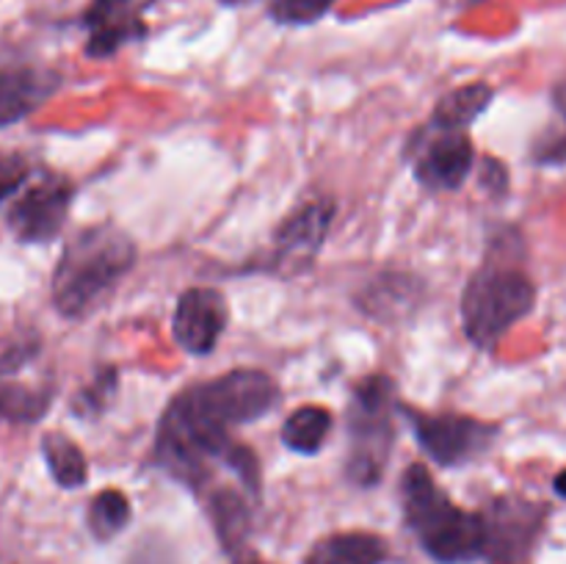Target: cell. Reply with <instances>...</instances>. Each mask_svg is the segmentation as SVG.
<instances>
[{
    "label": "cell",
    "mask_w": 566,
    "mask_h": 564,
    "mask_svg": "<svg viewBox=\"0 0 566 564\" xmlns=\"http://www.w3.org/2000/svg\"><path fill=\"white\" fill-rule=\"evenodd\" d=\"M136 243L114 224H92L77 230L61 249L53 271V304L64 318H88L103 307L136 265Z\"/></svg>",
    "instance_id": "cell-1"
},
{
    "label": "cell",
    "mask_w": 566,
    "mask_h": 564,
    "mask_svg": "<svg viewBox=\"0 0 566 564\" xmlns=\"http://www.w3.org/2000/svg\"><path fill=\"white\" fill-rule=\"evenodd\" d=\"M401 501L409 529L431 558L442 564H468L484 558V523L479 512L459 509L429 468L409 464L401 476Z\"/></svg>",
    "instance_id": "cell-2"
},
{
    "label": "cell",
    "mask_w": 566,
    "mask_h": 564,
    "mask_svg": "<svg viewBox=\"0 0 566 564\" xmlns=\"http://www.w3.org/2000/svg\"><path fill=\"white\" fill-rule=\"evenodd\" d=\"M536 307V285L520 265L490 260L481 265L462 293V326L481 352L495 348L514 324Z\"/></svg>",
    "instance_id": "cell-3"
},
{
    "label": "cell",
    "mask_w": 566,
    "mask_h": 564,
    "mask_svg": "<svg viewBox=\"0 0 566 564\" xmlns=\"http://www.w3.org/2000/svg\"><path fill=\"white\" fill-rule=\"evenodd\" d=\"M396 385L390 376L370 374L357 382L346 407L348 462L346 476L359 487H376L385 476L396 431Z\"/></svg>",
    "instance_id": "cell-4"
},
{
    "label": "cell",
    "mask_w": 566,
    "mask_h": 564,
    "mask_svg": "<svg viewBox=\"0 0 566 564\" xmlns=\"http://www.w3.org/2000/svg\"><path fill=\"white\" fill-rule=\"evenodd\" d=\"M280 398L282 393L274 376L260 368H235L197 387H188L177 396V401L205 424L230 431L235 426L265 418L280 404Z\"/></svg>",
    "instance_id": "cell-5"
},
{
    "label": "cell",
    "mask_w": 566,
    "mask_h": 564,
    "mask_svg": "<svg viewBox=\"0 0 566 564\" xmlns=\"http://www.w3.org/2000/svg\"><path fill=\"white\" fill-rule=\"evenodd\" d=\"M401 412L407 415L409 426H412L420 451L434 459L440 468H457V464L473 462V459L484 457L497 440L495 424L470 418V415H426L407 407H401Z\"/></svg>",
    "instance_id": "cell-6"
},
{
    "label": "cell",
    "mask_w": 566,
    "mask_h": 564,
    "mask_svg": "<svg viewBox=\"0 0 566 564\" xmlns=\"http://www.w3.org/2000/svg\"><path fill=\"white\" fill-rule=\"evenodd\" d=\"M481 514L484 558L490 564H525L545 531L551 509L528 498H495Z\"/></svg>",
    "instance_id": "cell-7"
},
{
    "label": "cell",
    "mask_w": 566,
    "mask_h": 564,
    "mask_svg": "<svg viewBox=\"0 0 566 564\" xmlns=\"http://www.w3.org/2000/svg\"><path fill=\"white\" fill-rule=\"evenodd\" d=\"M72 197L75 186L59 175H44L42 180L25 186L6 216L11 236L22 243L53 241L70 216Z\"/></svg>",
    "instance_id": "cell-8"
},
{
    "label": "cell",
    "mask_w": 566,
    "mask_h": 564,
    "mask_svg": "<svg viewBox=\"0 0 566 564\" xmlns=\"http://www.w3.org/2000/svg\"><path fill=\"white\" fill-rule=\"evenodd\" d=\"M475 149L468 133L434 130L426 125L415 138L412 169L420 186L431 191H457L468 182Z\"/></svg>",
    "instance_id": "cell-9"
},
{
    "label": "cell",
    "mask_w": 566,
    "mask_h": 564,
    "mask_svg": "<svg viewBox=\"0 0 566 564\" xmlns=\"http://www.w3.org/2000/svg\"><path fill=\"white\" fill-rule=\"evenodd\" d=\"M227 321H230V307L224 293L216 288H188L175 304L171 335L186 354L208 357L219 346Z\"/></svg>",
    "instance_id": "cell-10"
},
{
    "label": "cell",
    "mask_w": 566,
    "mask_h": 564,
    "mask_svg": "<svg viewBox=\"0 0 566 564\" xmlns=\"http://www.w3.org/2000/svg\"><path fill=\"white\" fill-rule=\"evenodd\" d=\"M153 0H92L83 14L88 59H111L125 44L147 36L144 9Z\"/></svg>",
    "instance_id": "cell-11"
},
{
    "label": "cell",
    "mask_w": 566,
    "mask_h": 564,
    "mask_svg": "<svg viewBox=\"0 0 566 564\" xmlns=\"http://www.w3.org/2000/svg\"><path fill=\"white\" fill-rule=\"evenodd\" d=\"M332 219H335V205L326 202V199H315V202H307L293 210L276 227L274 254H271V260L276 265L310 263L326 243Z\"/></svg>",
    "instance_id": "cell-12"
},
{
    "label": "cell",
    "mask_w": 566,
    "mask_h": 564,
    "mask_svg": "<svg viewBox=\"0 0 566 564\" xmlns=\"http://www.w3.org/2000/svg\"><path fill=\"white\" fill-rule=\"evenodd\" d=\"M61 88V75L42 66L0 70V127L22 122Z\"/></svg>",
    "instance_id": "cell-13"
},
{
    "label": "cell",
    "mask_w": 566,
    "mask_h": 564,
    "mask_svg": "<svg viewBox=\"0 0 566 564\" xmlns=\"http://www.w3.org/2000/svg\"><path fill=\"white\" fill-rule=\"evenodd\" d=\"M387 542L368 531H340L313 545L304 564H385Z\"/></svg>",
    "instance_id": "cell-14"
},
{
    "label": "cell",
    "mask_w": 566,
    "mask_h": 564,
    "mask_svg": "<svg viewBox=\"0 0 566 564\" xmlns=\"http://www.w3.org/2000/svg\"><path fill=\"white\" fill-rule=\"evenodd\" d=\"M492 100H495V88L490 83H468V86L453 88V92H448L437 103L429 127H434V130L468 133V127L490 108Z\"/></svg>",
    "instance_id": "cell-15"
},
{
    "label": "cell",
    "mask_w": 566,
    "mask_h": 564,
    "mask_svg": "<svg viewBox=\"0 0 566 564\" xmlns=\"http://www.w3.org/2000/svg\"><path fill=\"white\" fill-rule=\"evenodd\" d=\"M332 431V412L324 407H315V404H307V407L293 409L285 418L280 429V440L287 451L302 453V457H313L324 448L326 437Z\"/></svg>",
    "instance_id": "cell-16"
},
{
    "label": "cell",
    "mask_w": 566,
    "mask_h": 564,
    "mask_svg": "<svg viewBox=\"0 0 566 564\" xmlns=\"http://www.w3.org/2000/svg\"><path fill=\"white\" fill-rule=\"evenodd\" d=\"M42 457L50 476H53L59 487H64V490H77V487L86 484L88 462L86 457H83L81 448H77L66 435H59V431L44 435Z\"/></svg>",
    "instance_id": "cell-17"
},
{
    "label": "cell",
    "mask_w": 566,
    "mask_h": 564,
    "mask_svg": "<svg viewBox=\"0 0 566 564\" xmlns=\"http://www.w3.org/2000/svg\"><path fill=\"white\" fill-rule=\"evenodd\" d=\"M210 514H213L216 534H219L221 545L227 551L241 545L249 534V525H252V509H249L247 498L241 492L230 490V487H221L210 495Z\"/></svg>",
    "instance_id": "cell-18"
},
{
    "label": "cell",
    "mask_w": 566,
    "mask_h": 564,
    "mask_svg": "<svg viewBox=\"0 0 566 564\" xmlns=\"http://www.w3.org/2000/svg\"><path fill=\"white\" fill-rule=\"evenodd\" d=\"M390 302H396V313H407L418 302V280L401 274L376 276L368 285L365 296L359 299V307L368 315L381 321H390Z\"/></svg>",
    "instance_id": "cell-19"
},
{
    "label": "cell",
    "mask_w": 566,
    "mask_h": 564,
    "mask_svg": "<svg viewBox=\"0 0 566 564\" xmlns=\"http://www.w3.org/2000/svg\"><path fill=\"white\" fill-rule=\"evenodd\" d=\"M53 393L25 385L0 387V418L11 424H36L50 409Z\"/></svg>",
    "instance_id": "cell-20"
},
{
    "label": "cell",
    "mask_w": 566,
    "mask_h": 564,
    "mask_svg": "<svg viewBox=\"0 0 566 564\" xmlns=\"http://www.w3.org/2000/svg\"><path fill=\"white\" fill-rule=\"evenodd\" d=\"M88 529L97 540H114L130 523V501L119 490H103L88 503Z\"/></svg>",
    "instance_id": "cell-21"
},
{
    "label": "cell",
    "mask_w": 566,
    "mask_h": 564,
    "mask_svg": "<svg viewBox=\"0 0 566 564\" xmlns=\"http://www.w3.org/2000/svg\"><path fill=\"white\" fill-rule=\"evenodd\" d=\"M335 0H265L269 17L280 25H313L329 14Z\"/></svg>",
    "instance_id": "cell-22"
},
{
    "label": "cell",
    "mask_w": 566,
    "mask_h": 564,
    "mask_svg": "<svg viewBox=\"0 0 566 564\" xmlns=\"http://www.w3.org/2000/svg\"><path fill=\"white\" fill-rule=\"evenodd\" d=\"M116 393V370L114 368H105L103 374L97 376V379L92 382L88 387H83L81 393H77V401H75V409L83 415H97L103 412L105 407H108V401L114 398Z\"/></svg>",
    "instance_id": "cell-23"
},
{
    "label": "cell",
    "mask_w": 566,
    "mask_h": 564,
    "mask_svg": "<svg viewBox=\"0 0 566 564\" xmlns=\"http://www.w3.org/2000/svg\"><path fill=\"white\" fill-rule=\"evenodd\" d=\"M31 180V166L20 153L0 155V199L14 197Z\"/></svg>",
    "instance_id": "cell-24"
},
{
    "label": "cell",
    "mask_w": 566,
    "mask_h": 564,
    "mask_svg": "<svg viewBox=\"0 0 566 564\" xmlns=\"http://www.w3.org/2000/svg\"><path fill=\"white\" fill-rule=\"evenodd\" d=\"M534 160L539 166H566V136H553L536 144Z\"/></svg>",
    "instance_id": "cell-25"
},
{
    "label": "cell",
    "mask_w": 566,
    "mask_h": 564,
    "mask_svg": "<svg viewBox=\"0 0 566 564\" xmlns=\"http://www.w3.org/2000/svg\"><path fill=\"white\" fill-rule=\"evenodd\" d=\"M484 186H492V191H497V194H503L506 191V186H509V175H506V166H501L497 164V160H492V158H486L484 160Z\"/></svg>",
    "instance_id": "cell-26"
},
{
    "label": "cell",
    "mask_w": 566,
    "mask_h": 564,
    "mask_svg": "<svg viewBox=\"0 0 566 564\" xmlns=\"http://www.w3.org/2000/svg\"><path fill=\"white\" fill-rule=\"evenodd\" d=\"M553 490H556L558 498H564L566 501V468L556 476V479H553Z\"/></svg>",
    "instance_id": "cell-27"
},
{
    "label": "cell",
    "mask_w": 566,
    "mask_h": 564,
    "mask_svg": "<svg viewBox=\"0 0 566 564\" xmlns=\"http://www.w3.org/2000/svg\"><path fill=\"white\" fill-rule=\"evenodd\" d=\"M247 564H265V562H247Z\"/></svg>",
    "instance_id": "cell-28"
}]
</instances>
